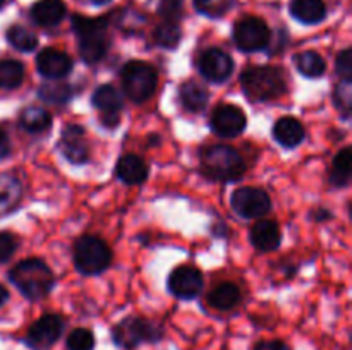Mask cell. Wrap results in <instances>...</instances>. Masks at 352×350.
<instances>
[{
    "label": "cell",
    "mask_w": 352,
    "mask_h": 350,
    "mask_svg": "<svg viewBox=\"0 0 352 350\" xmlns=\"http://www.w3.org/2000/svg\"><path fill=\"white\" fill-rule=\"evenodd\" d=\"M9 280L30 301H41L47 297L55 283L54 271L47 266V263L36 257L17 263L10 270Z\"/></svg>",
    "instance_id": "6da1fadb"
},
{
    "label": "cell",
    "mask_w": 352,
    "mask_h": 350,
    "mask_svg": "<svg viewBox=\"0 0 352 350\" xmlns=\"http://www.w3.org/2000/svg\"><path fill=\"white\" fill-rule=\"evenodd\" d=\"M241 86L251 102H270L287 91V75L280 67L258 65L250 67L241 75Z\"/></svg>",
    "instance_id": "7a4b0ae2"
},
{
    "label": "cell",
    "mask_w": 352,
    "mask_h": 350,
    "mask_svg": "<svg viewBox=\"0 0 352 350\" xmlns=\"http://www.w3.org/2000/svg\"><path fill=\"white\" fill-rule=\"evenodd\" d=\"M201 170L213 180L236 182L246 174V163L232 146L215 144L201 151Z\"/></svg>",
    "instance_id": "3957f363"
},
{
    "label": "cell",
    "mask_w": 352,
    "mask_h": 350,
    "mask_svg": "<svg viewBox=\"0 0 352 350\" xmlns=\"http://www.w3.org/2000/svg\"><path fill=\"white\" fill-rule=\"evenodd\" d=\"M72 27L79 38V54L86 64H96L107 55L110 47L107 21L103 17H72Z\"/></svg>",
    "instance_id": "277c9868"
},
{
    "label": "cell",
    "mask_w": 352,
    "mask_h": 350,
    "mask_svg": "<svg viewBox=\"0 0 352 350\" xmlns=\"http://www.w3.org/2000/svg\"><path fill=\"white\" fill-rule=\"evenodd\" d=\"M164 338L160 325L144 318H129L117 323L112 329V340L124 350L138 349L141 343H157Z\"/></svg>",
    "instance_id": "5b68a950"
},
{
    "label": "cell",
    "mask_w": 352,
    "mask_h": 350,
    "mask_svg": "<svg viewBox=\"0 0 352 350\" xmlns=\"http://www.w3.org/2000/svg\"><path fill=\"white\" fill-rule=\"evenodd\" d=\"M112 250L102 239L85 235L74 244V266L82 275H98L109 268Z\"/></svg>",
    "instance_id": "8992f818"
},
{
    "label": "cell",
    "mask_w": 352,
    "mask_h": 350,
    "mask_svg": "<svg viewBox=\"0 0 352 350\" xmlns=\"http://www.w3.org/2000/svg\"><path fill=\"white\" fill-rule=\"evenodd\" d=\"M158 75L150 64L141 60L127 62L122 69L124 93L134 103H143L153 96L157 89Z\"/></svg>",
    "instance_id": "52a82bcc"
},
{
    "label": "cell",
    "mask_w": 352,
    "mask_h": 350,
    "mask_svg": "<svg viewBox=\"0 0 352 350\" xmlns=\"http://www.w3.org/2000/svg\"><path fill=\"white\" fill-rule=\"evenodd\" d=\"M234 41L243 51H260L270 43V30L260 17L248 16L237 21L234 26Z\"/></svg>",
    "instance_id": "ba28073f"
},
{
    "label": "cell",
    "mask_w": 352,
    "mask_h": 350,
    "mask_svg": "<svg viewBox=\"0 0 352 350\" xmlns=\"http://www.w3.org/2000/svg\"><path fill=\"white\" fill-rule=\"evenodd\" d=\"M64 331V321L57 314H45L33 323L24 336L31 350H48L58 342Z\"/></svg>",
    "instance_id": "9c48e42d"
},
{
    "label": "cell",
    "mask_w": 352,
    "mask_h": 350,
    "mask_svg": "<svg viewBox=\"0 0 352 350\" xmlns=\"http://www.w3.org/2000/svg\"><path fill=\"white\" fill-rule=\"evenodd\" d=\"M230 205H232V209L237 215L248 220L261 218L272 208L270 196L263 189L251 187V185L234 191L232 198H230Z\"/></svg>",
    "instance_id": "30bf717a"
},
{
    "label": "cell",
    "mask_w": 352,
    "mask_h": 350,
    "mask_svg": "<svg viewBox=\"0 0 352 350\" xmlns=\"http://www.w3.org/2000/svg\"><path fill=\"white\" fill-rule=\"evenodd\" d=\"M167 283L170 294H174L177 299H182V301H191L201 294L203 275L196 266L182 264L172 271Z\"/></svg>",
    "instance_id": "8fae6325"
},
{
    "label": "cell",
    "mask_w": 352,
    "mask_h": 350,
    "mask_svg": "<svg viewBox=\"0 0 352 350\" xmlns=\"http://www.w3.org/2000/svg\"><path fill=\"white\" fill-rule=\"evenodd\" d=\"M198 69L210 82H223L232 75L234 60L220 48H208L198 60Z\"/></svg>",
    "instance_id": "7c38bea8"
},
{
    "label": "cell",
    "mask_w": 352,
    "mask_h": 350,
    "mask_svg": "<svg viewBox=\"0 0 352 350\" xmlns=\"http://www.w3.org/2000/svg\"><path fill=\"white\" fill-rule=\"evenodd\" d=\"M58 146H60V151L65 156V160L71 161V163L82 165L88 161V141H86L85 129L81 126H78V124H69V126L64 127Z\"/></svg>",
    "instance_id": "4fadbf2b"
},
{
    "label": "cell",
    "mask_w": 352,
    "mask_h": 350,
    "mask_svg": "<svg viewBox=\"0 0 352 350\" xmlns=\"http://www.w3.org/2000/svg\"><path fill=\"white\" fill-rule=\"evenodd\" d=\"M246 129V113L236 105H220L212 115V130L222 137H236Z\"/></svg>",
    "instance_id": "5bb4252c"
},
{
    "label": "cell",
    "mask_w": 352,
    "mask_h": 350,
    "mask_svg": "<svg viewBox=\"0 0 352 350\" xmlns=\"http://www.w3.org/2000/svg\"><path fill=\"white\" fill-rule=\"evenodd\" d=\"M36 69L43 78L58 81L72 71V58L57 48H45L38 54Z\"/></svg>",
    "instance_id": "9a60e30c"
},
{
    "label": "cell",
    "mask_w": 352,
    "mask_h": 350,
    "mask_svg": "<svg viewBox=\"0 0 352 350\" xmlns=\"http://www.w3.org/2000/svg\"><path fill=\"white\" fill-rule=\"evenodd\" d=\"M91 102L93 106L102 113L105 126L113 127L119 124V113L122 110V96L112 84L98 86Z\"/></svg>",
    "instance_id": "2e32d148"
},
{
    "label": "cell",
    "mask_w": 352,
    "mask_h": 350,
    "mask_svg": "<svg viewBox=\"0 0 352 350\" xmlns=\"http://www.w3.org/2000/svg\"><path fill=\"white\" fill-rule=\"evenodd\" d=\"M116 175L124 184H143L148 177V165L138 154H124L116 165Z\"/></svg>",
    "instance_id": "e0dca14e"
},
{
    "label": "cell",
    "mask_w": 352,
    "mask_h": 350,
    "mask_svg": "<svg viewBox=\"0 0 352 350\" xmlns=\"http://www.w3.org/2000/svg\"><path fill=\"white\" fill-rule=\"evenodd\" d=\"M250 239L258 250L270 253V250L277 249L280 244V229L272 220H260L251 229Z\"/></svg>",
    "instance_id": "ac0fdd59"
},
{
    "label": "cell",
    "mask_w": 352,
    "mask_h": 350,
    "mask_svg": "<svg viewBox=\"0 0 352 350\" xmlns=\"http://www.w3.org/2000/svg\"><path fill=\"white\" fill-rule=\"evenodd\" d=\"M65 16V3L62 0H40L31 7V19L38 26H57Z\"/></svg>",
    "instance_id": "d6986e66"
},
{
    "label": "cell",
    "mask_w": 352,
    "mask_h": 350,
    "mask_svg": "<svg viewBox=\"0 0 352 350\" xmlns=\"http://www.w3.org/2000/svg\"><path fill=\"white\" fill-rule=\"evenodd\" d=\"M274 137L284 148H296L305 139V127L296 117H282L274 126Z\"/></svg>",
    "instance_id": "ffe728a7"
},
{
    "label": "cell",
    "mask_w": 352,
    "mask_h": 350,
    "mask_svg": "<svg viewBox=\"0 0 352 350\" xmlns=\"http://www.w3.org/2000/svg\"><path fill=\"white\" fill-rule=\"evenodd\" d=\"M291 14L305 24H318L325 19L327 7L323 0H292Z\"/></svg>",
    "instance_id": "44dd1931"
},
{
    "label": "cell",
    "mask_w": 352,
    "mask_h": 350,
    "mask_svg": "<svg viewBox=\"0 0 352 350\" xmlns=\"http://www.w3.org/2000/svg\"><path fill=\"white\" fill-rule=\"evenodd\" d=\"M179 98L188 112H201L208 105V91L199 82L188 81L179 89Z\"/></svg>",
    "instance_id": "7402d4cb"
},
{
    "label": "cell",
    "mask_w": 352,
    "mask_h": 350,
    "mask_svg": "<svg viewBox=\"0 0 352 350\" xmlns=\"http://www.w3.org/2000/svg\"><path fill=\"white\" fill-rule=\"evenodd\" d=\"M241 301L239 288L234 283H220L208 294V304L217 311H230L236 307Z\"/></svg>",
    "instance_id": "603a6c76"
},
{
    "label": "cell",
    "mask_w": 352,
    "mask_h": 350,
    "mask_svg": "<svg viewBox=\"0 0 352 350\" xmlns=\"http://www.w3.org/2000/svg\"><path fill=\"white\" fill-rule=\"evenodd\" d=\"M23 196L19 178L9 174H0V215L10 211Z\"/></svg>",
    "instance_id": "cb8c5ba5"
},
{
    "label": "cell",
    "mask_w": 352,
    "mask_h": 350,
    "mask_svg": "<svg viewBox=\"0 0 352 350\" xmlns=\"http://www.w3.org/2000/svg\"><path fill=\"white\" fill-rule=\"evenodd\" d=\"M294 62L298 71L301 72L302 75H306V78L316 79L320 78V75L325 74L327 71L325 58H323L318 51H313V50L301 51V54L296 55Z\"/></svg>",
    "instance_id": "d4e9b609"
},
{
    "label": "cell",
    "mask_w": 352,
    "mask_h": 350,
    "mask_svg": "<svg viewBox=\"0 0 352 350\" xmlns=\"http://www.w3.org/2000/svg\"><path fill=\"white\" fill-rule=\"evenodd\" d=\"M19 124L28 132L40 134L45 132L52 126V117L45 108H40V106H28L21 113Z\"/></svg>",
    "instance_id": "484cf974"
},
{
    "label": "cell",
    "mask_w": 352,
    "mask_h": 350,
    "mask_svg": "<svg viewBox=\"0 0 352 350\" xmlns=\"http://www.w3.org/2000/svg\"><path fill=\"white\" fill-rule=\"evenodd\" d=\"M351 163H352V151L349 148H344L342 151L336 154L332 163V172H330V182L336 187H344L351 180Z\"/></svg>",
    "instance_id": "4316f807"
},
{
    "label": "cell",
    "mask_w": 352,
    "mask_h": 350,
    "mask_svg": "<svg viewBox=\"0 0 352 350\" xmlns=\"http://www.w3.org/2000/svg\"><path fill=\"white\" fill-rule=\"evenodd\" d=\"M24 81V65L14 58L0 60V88L16 89Z\"/></svg>",
    "instance_id": "83f0119b"
},
{
    "label": "cell",
    "mask_w": 352,
    "mask_h": 350,
    "mask_svg": "<svg viewBox=\"0 0 352 350\" xmlns=\"http://www.w3.org/2000/svg\"><path fill=\"white\" fill-rule=\"evenodd\" d=\"M7 41L19 51H33L38 47V38L33 31L23 26H12L7 31Z\"/></svg>",
    "instance_id": "f1b7e54d"
},
{
    "label": "cell",
    "mask_w": 352,
    "mask_h": 350,
    "mask_svg": "<svg viewBox=\"0 0 352 350\" xmlns=\"http://www.w3.org/2000/svg\"><path fill=\"white\" fill-rule=\"evenodd\" d=\"M181 36L182 33L177 23H167V21H165L164 24L157 26L153 31L155 43L162 48H168V50L177 47L179 41H181Z\"/></svg>",
    "instance_id": "f546056e"
},
{
    "label": "cell",
    "mask_w": 352,
    "mask_h": 350,
    "mask_svg": "<svg viewBox=\"0 0 352 350\" xmlns=\"http://www.w3.org/2000/svg\"><path fill=\"white\" fill-rule=\"evenodd\" d=\"M71 96L72 88L62 81H48L40 88V98L48 103H65Z\"/></svg>",
    "instance_id": "4dcf8cb0"
},
{
    "label": "cell",
    "mask_w": 352,
    "mask_h": 350,
    "mask_svg": "<svg viewBox=\"0 0 352 350\" xmlns=\"http://www.w3.org/2000/svg\"><path fill=\"white\" fill-rule=\"evenodd\" d=\"M67 350H93L95 349V335L88 328L72 329L65 340Z\"/></svg>",
    "instance_id": "1f68e13d"
},
{
    "label": "cell",
    "mask_w": 352,
    "mask_h": 350,
    "mask_svg": "<svg viewBox=\"0 0 352 350\" xmlns=\"http://www.w3.org/2000/svg\"><path fill=\"white\" fill-rule=\"evenodd\" d=\"M234 0H195V7L208 17H220L232 7Z\"/></svg>",
    "instance_id": "d6a6232c"
},
{
    "label": "cell",
    "mask_w": 352,
    "mask_h": 350,
    "mask_svg": "<svg viewBox=\"0 0 352 350\" xmlns=\"http://www.w3.org/2000/svg\"><path fill=\"white\" fill-rule=\"evenodd\" d=\"M351 79H342L333 93V102H336L337 108L342 110L344 115H349L351 112Z\"/></svg>",
    "instance_id": "836d02e7"
},
{
    "label": "cell",
    "mask_w": 352,
    "mask_h": 350,
    "mask_svg": "<svg viewBox=\"0 0 352 350\" xmlns=\"http://www.w3.org/2000/svg\"><path fill=\"white\" fill-rule=\"evenodd\" d=\"M158 14L167 23H177L182 17V0H162L158 5Z\"/></svg>",
    "instance_id": "e575fe53"
},
{
    "label": "cell",
    "mask_w": 352,
    "mask_h": 350,
    "mask_svg": "<svg viewBox=\"0 0 352 350\" xmlns=\"http://www.w3.org/2000/svg\"><path fill=\"white\" fill-rule=\"evenodd\" d=\"M17 249V240L7 232H0V264L9 261Z\"/></svg>",
    "instance_id": "d590c367"
},
{
    "label": "cell",
    "mask_w": 352,
    "mask_h": 350,
    "mask_svg": "<svg viewBox=\"0 0 352 350\" xmlns=\"http://www.w3.org/2000/svg\"><path fill=\"white\" fill-rule=\"evenodd\" d=\"M337 74L342 79H351L352 75V50L346 48L337 57Z\"/></svg>",
    "instance_id": "8d00e7d4"
},
{
    "label": "cell",
    "mask_w": 352,
    "mask_h": 350,
    "mask_svg": "<svg viewBox=\"0 0 352 350\" xmlns=\"http://www.w3.org/2000/svg\"><path fill=\"white\" fill-rule=\"evenodd\" d=\"M253 350H291L284 340H260Z\"/></svg>",
    "instance_id": "74e56055"
},
{
    "label": "cell",
    "mask_w": 352,
    "mask_h": 350,
    "mask_svg": "<svg viewBox=\"0 0 352 350\" xmlns=\"http://www.w3.org/2000/svg\"><path fill=\"white\" fill-rule=\"evenodd\" d=\"M7 151H9V143H7L6 139V134H3L2 129H0V156L7 154Z\"/></svg>",
    "instance_id": "f35d334b"
},
{
    "label": "cell",
    "mask_w": 352,
    "mask_h": 350,
    "mask_svg": "<svg viewBox=\"0 0 352 350\" xmlns=\"http://www.w3.org/2000/svg\"><path fill=\"white\" fill-rule=\"evenodd\" d=\"M7 301H9V290H7L3 285H0V307H2Z\"/></svg>",
    "instance_id": "ab89813d"
},
{
    "label": "cell",
    "mask_w": 352,
    "mask_h": 350,
    "mask_svg": "<svg viewBox=\"0 0 352 350\" xmlns=\"http://www.w3.org/2000/svg\"><path fill=\"white\" fill-rule=\"evenodd\" d=\"M315 218L316 220H325V218H330V213L325 211V209H320L318 213H315Z\"/></svg>",
    "instance_id": "60d3db41"
},
{
    "label": "cell",
    "mask_w": 352,
    "mask_h": 350,
    "mask_svg": "<svg viewBox=\"0 0 352 350\" xmlns=\"http://www.w3.org/2000/svg\"><path fill=\"white\" fill-rule=\"evenodd\" d=\"M88 2H91V3H96V5H102V3L109 2V0H88Z\"/></svg>",
    "instance_id": "b9f144b4"
},
{
    "label": "cell",
    "mask_w": 352,
    "mask_h": 350,
    "mask_svg": "<svg viewBox=\"0 0 352 350\" xmlns=\"http://www.w3.org/2000/svg\"><path fill=\"white\" fill-rule=\"evenodd\" d=\"M3 2H6V0H0V7H2V5H3Z\"/></svg>",
    "instance_id": "7bdbcfd3"
}]
</instances>
